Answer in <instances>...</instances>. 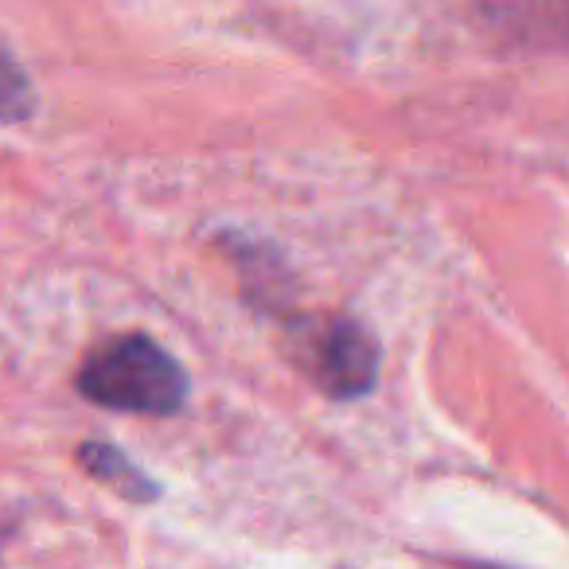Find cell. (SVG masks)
I'll use <instances>...</instances> for the list:
<instances>
[{
	"instance_id": "6da1fadb",
	"label": "cell",
	"mask_w": 569,
	"mask_h": 569,
	"mask_svg": "<svg viewBox=\"0 0 569 569\" xmlns=\"http://www.w3.org/2000/svg\"><path fill=\"white\" fill-rule=\"evenodd\" d=\"M79 395L102 410L164 418L188 402V375L157 340L129 332L90 351L79 371Z\"/></svg>"
},
{
	"instance_id": "7a4b0ae2",
	"label": "cell",
	"mask_w": 569,
	"mask_h": 569,
	"mask_svg": "<svg viewBox=\"0 0 569 569\" xmlns=\"http://www.w3.org/2000/svg\"><path fill=\"white\" fill-rule=\"evenodd\" d=\"M309 371L328 398H363L379 379V343L359 320H328L312 332Z\"/></svg>"
},
{
	"instance_id": "3957f363",
	"label": "cell",
	"mask_w": 569,
	"mask_h": 569,
	"mask_svg": "<svg viewBox=\"0 0 569 569\" xmlns=\"http://www.w3.org/2000/svg\"><path fill=\"white\" fill-rule=\"evenodd\" d=\"M79 465L94 476L98 483H106L110 491H118L121 499H133V503H152L160 496V488L149 480V472L133 465L118 445L110 441H87L79 449Z\"/></svg>"
},
{
	"instance_id": "277c9868",
	"label": "cell",
	"mask_w": 569,
	"mask_h": 569,
	"mask_svg": "<svg viewBox=\"0 0 569 569\" xmlns=\"http://www.w3.org/2000/svg\"><path fill=\"white\" fill-rule=\"evenodd\" d=\"M36 113V90L24 67L0 43V126H20Z\"/></svg>"
}]
</instances>
